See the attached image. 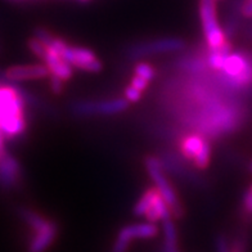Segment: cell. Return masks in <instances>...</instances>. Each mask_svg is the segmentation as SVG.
<instances>
[{
  "label": "cell",
  "instance_id": "27",
  "mask_svg": "<svg viewBox=\"0 0 252 252\" xmlns=\"http://www.w3.org/2000/svg\"><path fill=\"white\" fill-rule=\"evenodd\" d=\"M250 173H252V157H251V161H250Z\"/></svg>",
  "mask_w": 252,
  "mask_h": 252
},
{
  "label": "cell",
  "instance_id": "1",
  "mask_svg": "<svg viewBox=\"0 0 252 252\" xmlns=\"http://www.w3.org/2000/svg\"><path fill=\"white\" fill-rule=\"evenodd\" d=\"M35 103L20 87L0 81V130L7 140L16 139L27 129L26 106Z\"/></svg>",
  "mask_w": 252,
  "mask_h": 252
},
{
  "label": "cell",
  "instance_id": "29",
  "mask_svg": "<svg viewBox=\"0 0 252 252\" xmlns=\"http://www.w3.org/2000/svg\"><path fill=\"white\" fill-rule=\"evenodd\" d=\"M80 1H88V0H80Z\"/></svg>",
  "mask_w": 252,
  "mask_h": 252
},
{
  "label": "cell",
  "instance_id": "8",
  "mask_svg": "<svg viewBox=\"0 0 252 252\" xmlns=\"http://www.w3.org/2000/svg\"><path fill=\"white\" fill-rule=\"evenodd\" d=\"M22 167L20 161L8 151L0 156V188L13 189L22 182Z\"/></svg>",
  "mask_w": 252,
  "mask_h": 252
},
{
  "label": "cell",
  "instance_id": "12",
  "mask_svg": "<svg viewBox=\"0 0 252 252\" xmlns=\"http://www.w3.org/2000/svg\"><path fill=\"white\" fill-rule=\"evenodd\" d=\"M126 236L131 241L134 239H150L156 237L158 234V226L155 222H136V224H130L124 228H121Z\"/></svg>",
  "mask_w": 252,
  "mask_h": 252
},
{
  "label": "cell",
  "instance_id": "21",
  "mask_svg": "<svg viewBox=\"0 0 252 252\" xmlns=\"http://www.w3.org/2000/svg\"><path fill=\"white\" fill-rule=\"evenodd\" d=\"M215 249L216 252H232V250H230V242H229L228 238H226L225 236H222V234L218 236V238H216Z\"/></svg>",
  "mask_w": 252,
  "mask_h": 252
},
{
  "label": "cell",
  "instance_id": "20",
  "mask_svg": "<svg viewBox=\"0 0 252 252\" xmlns=\"http://www.w3.org/2000/svg\"><path fill=\"white\" fill-rule=\"evenodd\" d=\"M142 94L143 93L140 92V90H138L136 88L131 87L130 84L125 88V90H124V95H125L126 99L129 100V102H133V103L139 102L140 98H142Z\"/></svg>",
  "mask_w": 252,
  "mask_h": 252
},
{
  "label": "cell",
  "instance_id": "13",
  "mask_svg": "<svg viewBox=\"0 0 252 252\" xmlns=\"http://www.w3.org/2000/svg\"><path fill=\"white\" fill-rule=\"evenodd\" d=\"M161 222H162L163 230V243L161 247L166 252H180L179 243H178V233H176V226L173 221V216L166 218Z\"/></svg>",
  "mask_w": 252,
  "mask_h": 252
},
{
  "label": "cell",
  "instance_id": "11",
  "mask_svg": "<svg viewBox=\"0 0 252 252\" xmlns=\"http://www.w3.org/2000/svg\"><path fill=\"white\" fill-rule=\"evenodd\" d=\"M43 61L44 64L48 67L50 75L60 77L63 81H67L73 76V67L52 48L48 47L47 54H45Z\"/></svg>",
  "mask_w": 252,
  "mask_h": 252
},
{
  "label": "cell",
  "instance_id": "5",
  "mask_svg": "<svg viewBox=\"0 0 252 252\" xmlns=\"http://www.w3.org/2000/svg\"><path fill=\"white\" fill-rule=\"evenodd\" d=\"M186 48V41L179 37H161V39L139 41L127 49L130 60L146 58L157 54H169L182 52Z\"/></svg>",
  "mask_w": 252,
  "mask_h": 252
},
{
  "label": "cell",
  "instance_id": "28",
  "mask_svg": "<svg viewBox=\"0 0 252 252\" xmlns=\"http://www.w3.org/2000/svg\"><path fill=\"white\" fill-rule=\"evenodd\" d=\"M159 252H166V251L162 249V247H161V249H159Z\"/></svg>",
  "mask_w": 252,
  "mask_h": 252
},
{
  "label": "cell",
  "instance_id": "15",
  "mask_svg": "<svg viewBox=\"0 0 252 252\" xmlns=\"http://www.w3.org/2000/svg\"><path fill=\"white\" fill-rule=\"evenodd\" d=\"M158 196V190L156 187H151L147 188L144 192L142 193V196L136 201L135 206H134V215L136 216H146L147 211L150 210L151 205L153 203L155 198Z\"/></svg>",
  "mask_w": 252,
  "mask_h": 252
},
{
  "label": "cell",
  "instance_id": "17",
  "mask_svg": "<svg viewBox=\"0 0 252 252\" xmlns=\"http://www.w3.org/2000/svg\"><path fill=\"white\" fill-rule=\"evenodd\" d=\"M27 45H29V49L32 52L33 56L40 58V60H44V57L47 54L48 47L43 43V41H40L39 39H36V37L33 36L27 41Z\"/></svg>",
  "mask_w": 252,
  "mask_h": 252
},
{
  "label": "cell",
  "instance_id": "9",
  "mask_svg": "<svg viewBox=\"0 0 252 252\" xmlns=\"http://www.w3.org/2000/svg\"><path fill=\"white\" fill-rule=\"evenodd\" d=\"M50 72L48 67L41 63H31V64H18L12 66L4 71V77L8 81H30V80H41L49 77Z\"/></svg>",
  "mask_w": 252,
  "mask_h": 252
},
{
  "label": "cell",
  "instance_id": "6",
  "mask_svg": "<svg viewBox=\"0 0 252 252\" xmlns=\"http://www.w3.org/2000/svg\"><path fill=\"white\" fill-rule=\"evenodd\" d=\"M129 103L125 96L104 100H79L72 104V112L77 116H112L125 112Z\"/></svg>",
  "mask_w": 252,
  "mask_h": 252
},
{
  "label": "cell",
  "instance_id": "4",
  "mask_svg": "<svg viewBox=\"0 0 252 252\" xmlns=\"http://www.w3.org/2000/svg\"><path fill=\"white\" fill-rule=\"evenodd\" d=\"M198 10L207 49L215 50L224 47L228 43V40H226L225 31L222 30L218 21L215 0H199Z\"/></svg>",
  "mask_w": 252,
  "mask_h": 252
},
{
  "label": "cell",
  "instance_id": "3",
  "mask_svg": "<svg viewBox=\"0 0 252 252\" xmlns=\"http://www.w3.org/2000/svg\"><path fill=\"white\" fill-rule=\"evenodd\" d=\"M179 155L183 159L196 167L197 170H206L211 161V143L203 134L193 131L184 134L179 140Z\"/></svg>",
  "mask_w": 252,
  "mask_h": 252
},
{
  "label": "cell",
  "instance_id": "25",
  "mask_svg": "<svg viewBox=\"0 0 252 252\" xmlns=\"http://www.w3.org/2000/svg\"><path fill=\"white\" fill-rule=\"evenodd\" d=\"M241 16L252 18V0H243L241 4Z\"/></svg>",
  "mask_w": 252,
  "mask_h": 252
},
{
  "label": "cell",
  "instance_id": "14",
  "mask_svg": "<svg viewBox=\"0 0 252 252\" xmlns=\"http://www.w3.org/2000/svg\"><path fill=\"white\" fill-rule=\"evenodd\" d=\"M18 216L30 228L31 232H36L39 229L44 228L52 220L47 218V216H44L43 214L37 213V211L32 209H29V207H21V209H18Z\"/></svg>",
  "mask_w": 252,
  "mask_h": 252
},
{
  "label": "cell",
  "instance_id": "7",
  "mask_svg": "<svg viewBox=\"0 0 252 252\" xmlns=\"http://www.w3.org/2000/svg\"><path fill=\"white\" fill-rule=\"evenodd\" d=\"M61 56L70 63L72 67H76L77 70L85 71V72H99L102 70V63L98 60L93 50L85 47H77L67 44Z\"/></svg>",
  "mask_w": 252,
  "mask_h": 252
},
{
  "label": "cell",
  "instance_id": "23",
  "mask_svg": "<svg viewBox=\"0 0 252 252\" xmlns=\"http://www.w3.org/2000/svg\"><path fill=\"white\" fill-rule=\"evenodd\" d=\"M130 85L136 88V89L140 90V92L143 93V92L148 88V85H150V81H147L146 79H143V77L134 75V76L131 77V80H130Z\"/></svg>",
  "mask_w": 252,
  "mask_h": 252
},
{
  "label": "cell",
  "instance_id": "22",
  "mask_svg": "<svg viewBox=\"0 0 252 252\" xmlns=\"http://www.w3.org/2000/svg\"><path fill=\"white\" fill-rule=\"evenodd\" d=\"M230 250L232 252H247V241L243 237H237L230 243Z\"/></svg>",
  "mask_w": 252,
  "mask_h": 252
},
{
  "label": "cell",
  "instance_id": "18",
  "mask_svg": "<svg viewBox=\"0 0 252 252\" xmlns=\"http://www.w3.org/2000/svg\"><path fill=\"white\" fill-rule=\"evenodd\" d=\"M130 243H131V239L120 229V232L119 234H117L116 241L113 243V247L112 250H111V252H127Z\"/></svg>",
  "mask_w": 252,
  "mask_h": 252
},
{
  "label": "cell",
  "instance_id": "26",
  "mask_svg": "<svg viewBox=\"0 0 252 252\" xmlns=\"http://www.w3.org/2000/svg\"><path fill=\"white\" fill-rule=\"evenodd\" d=\"M5 151H7L5 150V136L3 135L1 130H0V156H1Z\"/></svg>",
  "mask_w": 252,
  "mask_h": 252
},
{
  "label": "cell",
  "instance_id": "10",
  "mask_svg": "<svg viewBox=\"0 0 252 252\" xmlns=\"http://www.w3.org/2000/svg\"><path fill=\"white\" fill-rule=\"evenodd\" d=\"M58 236V225L57 222L50 220L44 228L32 232L30 243L27 246V252H45L53 245Z\"/></svg>",
  "mask_w": 252,
  "mask_h": 252
},
{
  "label": "cell",
  "instance_id": "2",
  "mask_svg": "<svg viewBox=\"0 0 252 252\" xmlns=\"http://www.w3.org/2000/svg\"><path fill=\"white\" fill-rule=\"evenodd\" d=\"M144 163H146L147 173L151 176L152 182L155 183V187L157 188V190H158V193L166 202V205L169 206L173 218L182 219L183 215H184V209H183L179 197L176 194L175 188H174L173 184L170 183V180L166 176V171L158 157H146Z\"/></svg>",
  "mask_w": 252,
  "mask_h": 252
},
{
  "label": "cell",
  "instance_id": "16",
  "mask_svg": "<svg viewBox=\"0 0 252 252\" xmlns=\"http://www.w3.org/2000/svg\"><path fill=\"white\" fill-rule=\"evenodd\" d=\"M134 75L136 76H140L143 79H146L147 81H152L155 77H156L157 72L156 68L148 62H138L134 66Z\"/></svg>",
  "mask_w": 252,
  "mask_h": 252
},
{
  "label": "cell",
  "instance_id": "19",
  "mask_svg": "<svg viewBox=\"0 0 252 252\" xmlns=\"http://www.w3.org/2000/svg\"><path fill=\"white\" fill-rule=\"evenodd\" d=\"M242 211L249 219L252 220V189L249 188L243 193Z\"/></svg>",
  "mask_w": 252,
  "mask_h": 252
},
{
  "label": "cell",
  "instance_id": "24",
  "mask_svg": "<svg viewBox=\"0 0 252 252\" xmlns=\"http://www.w3.org/2000/svg\"><path fill=\"white\" fill-rule=\"evenodd\" d=\"M63 80H61L60 77L53 76V75H50L49 76V85L50 89L53 92L54 94H61L63 92Z\"/></svg>",
  "mask_w": 252,
  "mask_h": 252
}]
</instances>
